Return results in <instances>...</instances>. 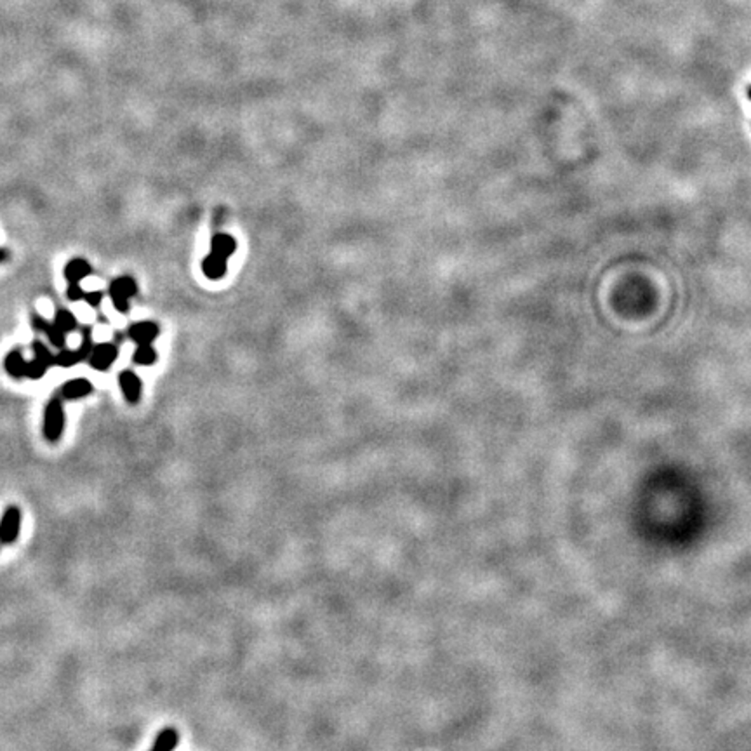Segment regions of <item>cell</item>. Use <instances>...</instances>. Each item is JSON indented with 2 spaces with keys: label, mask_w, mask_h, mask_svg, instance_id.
Returning a JSON list of instances; mask_svg holds the SVG:
<instances>
[{
  "label": "cell",
  "mask_w": 751,
  "mask_h": 751,
  "mask_svg": "<svg viewBox=\"0 0 751 751\" xmlns=\"http://www.w3.org/2000/svg\"><path fill=\"white\" fill-rule=\"evenodd\" d=\"M21 509L18 506L11 505L4 509V514L0 515V542L2 546L14 544L19 539L21 532Z\"/></svg>",
  "instance_id": "7a4b0ae2"
},
{
  "label": "cell",
  "mask_w": 751,
  "mask_h": 751,
  "mask_svg": "<svg viewBox=\"0 0 751 751\" xmlns=\"http://www.w3.org/2000/svg\"><path fill=\"white\" fill-rule=\"evenodd\" d=\"M237 249V242L231 235L226 233H216L211 240V254L218 257H223L228 261V257L235 253Z\"/></svg>",
  "instance_id": "ba28073f"
},
{
  "label": "cell",
  "mask_w": 751,
  "mask_h": 751,
  "mask_svg": "<svg viewBox=\"0 0 751 751\" xmlns=\"http://www.w3.org/2000/svg\"><path fill=\"white\" fill-rule=\"evenodd\" d=\"M226 263H228L226 260L218 257L209 253L206 257H204V261H202V271H204V275H206L207 279L220 280L221 277H224V273H226Z\"/></svg>",
  "instance_id": "7c38bea8"
},
{
  "label": "cell",
  "mask_w": 751,
  "mask_h": 751,
  "mask_svg": "<svg viewBox=\"0 0 751 751\" xmlns=\"http://www.w3.org/2000/svg\"><path fill=\"white\" fill-rule=\"evenodd\" d=\"M91 264L82 257H75L65 266V279L68 284H81L87 275H91Z\"/></svg>",
  "instance_id": "30bf717a"
},
{
  "label": "cell",
  "mask_w": 751,
  "mask_h": 751,
  "mask_svg": "<svg viewBox=\"0 0 751 751\" xmlns=\"http://www.w3.org/2000/svg\"><path fill=\"white\" fill-rule=\"evenodd\" d=\"M84 299L87 301L89 306L98 308L99 304H101V301H103V293H101V290H91V293H85Z\"/></svg>",
  "instance_id": "d6986e66"
},
{
  "label": "cell",
  "mask_w": 751,
  "mask_h": 751,
  "mask_svg": "<svg viewBox=\"0 0 751 751\" xmlns=\"http://www.w3.org/2000/svg\"><path fill=\"white\" fill-rule=\"evenodd\" d=\"M66 297L70 301H82L85 297V290L82 289L81 284H70L66 289Z\"/></svg>",
  "instance_id": "ac0fdd59"
},
{
  "label": "cell",
  "mask_w": 751,
  "mask_h": 751,
  "mask_svg": "<svg viewBox=\"0 0 751 751\" xmlns=\"http://www.w3.org/2000/svg\"><path fill=\"white\" fill-rule=\"evenodd\" d=\"M4 367H6V370H8V374L11 376V378H16V379L26 378V369H28V362H26L25 357H23V353L18 352V350H12V352L9 353L8 357H6Z\"/></svg>",
  "instance_id": "4fadbf2b"
},
{
  "label": "cell",
  "mask_w": 751,
  "mask_h": 751,
  "mask_svg": "<svg viewBox=\"0 0 751 751\" xmlns=\"http://www.w3.org/2000/svg\"><path fill=\"white\" fill-rule=\"evenodd\" d=\"M65 430V411L59 400H51L44 412V436L47 442L56 443Z\"/></svg>",
  "instance_id": "6da1fadb"
},
{
  "label": "cell",
  "mask_w": 751,
  "mask_h": 751,
  "mask_svg": "<svg viewBox=\"0 0 751 751\" xmlns=\"http://www.w3.org/2000/svg\"><path fill=\"white\" fill-rule=\"evenodd\" d=\"M6 260H8V251L0 247V263H2V261H6Z\"/></svg>",
  "instance_id": "ffe728a7"
},
{
  "label": "cell",
  "mask_w": 751,
  "mask_h": 751,
  "mask_svg": "<svg viewBox=\"0 0 751 751\" xmlns=\"http://www.w3.org/2000/svg\"><path fill=\"white\" fill-rule=\"evenodd\" d=\"M132 362H134L136 366H145V367L154 366V363L157 362V352H155L151 345L138 346L134 355H132Z\"/></svg>",
  "instance_id": "5bb4252c"
},
{
  "label": "cell",
  "mask_w": 751,
  "mask_h": 751,
  "mask_svg": "<svg viewBox=\"0 0 751 751\" xmlns=\"http://www.w3.org/2000/svg\"><path fill=\"white\" fill-rule=\"evenodd\" d=\"M49 366L45 362H42L41 359H35L32 362H28V369H26V378L28 379H41L44 378V374L47 372Z\"/></svg>",
  "instance_id": "2e32d148"
},
{
  "label": "cell",
  "mask_w": 751,
  "mask_h": 751,
  "mask_svg": "<svg viewBox=\"0 0 751 751\" xmlns=\"http://www.w3.org/2000/svg\"><path fill=\"white\" fill-rule=\"evenodd\" d=\"M33 353H35L37 359H41L42 362L47 363L49 367L56 366V355H52L51 350L45 348V345H42L41 341H35V343H33Z\"/></svg>",
  "instance_id": "e0dca14e"
},
{
  "label": "cell",
  "mask_w": 751,
  "mask_h": 751,
  "mask_svg": "<svg viewBox=\"0 0 751 751\" xmlns=\"http://www.w3.org/2000/svg\"><path fill=\"white\" fill-rule=\"evenodd\" d=\"M138 293V286L131 277H118L110 284V297L115 310L120 313L129 312V303Z\"/></svg>",
  "instance_id": "3957f363"
},
{
  "label": "cell",
  "mask_w": 751,
  "mask_h": 751,
  "mask_svg": "<svg viewBox=\"0 0 751 751\" xmlns=\"http://www.w3.org/2000/svg\"><path fill=\"white\" fill-rule=\"evenodd\" d=\"M32 324H33V327H35V329L41 330V332H44L45 336L49 337V341H51V345L54 346V348H59V350L65 348V345H66V337L65 336H66V334L63 332V330H59L58 327L54 326V322H47L44 317H41V315H37V313H35V315L32 317Z\"/></svg>",
  "instance_id": "52a82bcc"
},
{
  "label": "cell",
  "mask_w": 751,
  "mask_h": 751,
  "mask_svg": "<svg viewBox=\"0 0 751 751\" xmlns=\"http://www.w3.org/2000/svg\"><path fill=\"white\" fill-rule=\"evenodd\" d=\"M158 334H160V329L154 322H138L129 327V337L138 346L154 345V341L157 339Z\"/></svg>",
  "instance_id": "8992f818"
},
{
  "label": "cell",
  "mask_w": 751,
  "mask_h": 751,
  "mask_svg": "<svg viewBox=\"0 0 751 751\" xmlns=\"http://www.w3.org/2000/svg\"><path fill=\"white\" fill-rule=\"evenodd\" d=\"M748 98H750V99H751V87H750V89H748Z\"/></svg>",
  "instance_id": "44dd1931"
},
{
  "label": "cell",
  "mask_w": 751,
  "mask_h": 751,
  "mask_svg": "<svg viewBox=\"0 0 751 751\" xmlns=\"http://www.w3.org/2000/svg\"><path fill=\"white\" fill-rule=\"evenodd\" d=\"M118 385H120L122 395L129 403H138L143 393V383L136 376L132 370H122L118 376Z\"/></svg>",
  "instance_id": "5b68a950"
},
{
  "label": "cell",
  "mask_w": 751,
  "mask_h": 751,
  "mask_svg": "<svg viewBox=\"0 0 751 751\" xmlns=\"http://www.w3.org/2000/svg\"><path fill=\"white\" fill-rule=\"evenodd\" d=\"M180 743V732L174 727H165L157 734L150 751H174Z\"/></svg>",
  "instance_id": "8fae6325"
},
{
  "label": "cell",
  "mask_w": 751,
  "mask_h": 751,
  "mask_svg": "<svg viewBox=\"0 0 751 751\" xmlns=\"http://www.w3.org/2000/svg\"><path fill=\"white\" fill-rule=\"evenodd\" d=\"M54 326L58 327L63 332H72V330L77 329V319H75L74 313H70L68 310H58L54 315Z\"/></svg>",
  "instance_id": "9a60e30c"
},
{
  "label": "cell",
  "mask_w": 751,
  "mask_h": 751,
  "mask_svg": "<svg viewBox=\"0 0 751 751\" xmlns=\"http://www.w3.org/2000/svg\"><path fill=\"white\" fill-rule=\"evenodd\" d=\"M0 550H2V542H0Z\"/></svg>",
  "instance_id": "7402d4cb"
},
{
  "label": "cell",
  "mask_w": 751,
  "mask_h": 751,
  "mask_svg": "<svg viewBox=\"0 0 751 751\" xmlns=\"http://www.w3.org/2000/svg\"><path fill=\"white\" fill-rule=\"evenodd\" d=\"M118 357L117 346L112 345V343H101V345H96L92 348L91 357H89V363H91L92 369L96 370H108Z\"/></svg>",
  "instance_id": "277c9868"
},
{
  "label": "cell",
  "mask_w": 751,
  "mask_h": 751,
  "mask_svg": "<svg viewBox=\"0 0 751 751\" xmlns=\"http://www.w3.org/2000/svg\"><path fill=\"white\" fill-rule=\"evenodd\" d=\"M91 392H92V383L89 381V379H84V378L72 379V381L65 383V385H63V388H61L63 396H65L66 400L84 399V396L91 395Z\"/></svg>",
  "instance_id": "9c48e42d"
}]
</instances>
